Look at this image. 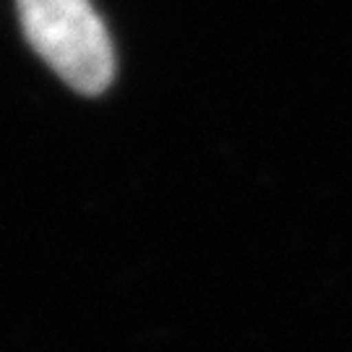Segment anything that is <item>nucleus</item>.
I'll list each match as a JSON object with an SVG mask.
<instances>
[{"instance_id": "obj_1", "label": "nucleus", "mask_w": 352, "mask_h": 352, "mask_svg": "<svg viewBox=\"0 0 352 352\" xmlns=\"http://www.w3.org/2000/svg\"><path fill=\"white\" fill-rule=\"evenodd\" d=\"M19 19L32 50L68 87L81 94L110 87L113 42L89 0H19Z\"/></svg>"}]
</instances>
